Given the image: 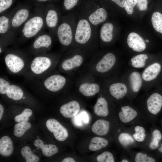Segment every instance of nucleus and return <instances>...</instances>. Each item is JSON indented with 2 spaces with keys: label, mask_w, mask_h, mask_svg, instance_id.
Listing matches in <instances>:
<instances>
[{
  "label": "nucleus",
  "mask_w": 162,
  "mask_h": 162,
  "mask_svg": "<svg viewBox=\"0 0 162 162\" xmlns=\"http://www.w3.org/2000/svg\"><path fill=\"white\" fill-rule=\"evenodd\" d=\"M32 114V111L31 110L28 108L25 109L20 114L15 117L14 120L18 122H27L29 120V117Z\"/></svg>",
  "instance_id": "4c0bfd02"
},
{
  "label": "nucleus",
  "mask_w": 162,
  "mask_h": 162,
  "mask_svg": "<svg viewBox=\"0 0 162 162\" xmlns=\"http://www.w3.org/2000/svg\"><path fill=\"white\" fill-rule=\"evenodd\" d=\"M40 86L43 89L51 92H56L61 90L65 86L66 79L61 75L54 74L42 77Z\"/></svg>",
  "instance_id": "ddd939ff"
},
{
  "label": "nucleus",
  "mask_w": 162,
  "mask_h": 162,
  "mask_svg": "<svg viewBox=\"0 0 162 162\" xmlns=\"http://www.w3.org/2000/svg\"><path fill=\"white\" fill-rule=\"evenodd\" d=\"M93 26L98 28L106 20L108 14L106 10L98 5H87L80 13Z\"/></svg>",
  "instance_id": "9d476101"
},
{
  "label": "nucleus",
  "mask_w": 162,
  "mask_h": 162,
  "mask_svg": "<svg viewBox=\"0 0 162 162\" xmlns=\"http://www.w3.org/2000/svg\"><path fill=\"white\" fill-rule=\"evenodd\" d=\"M98 29L79 13L73 44L86 45L97 41L99 38Z\"/></svg>",
  "instance_id": "20e7f679"
},
{
  "label": "nucleus",
  "mask_w": 162,
  "mask_h": 162,
  "mask_svg": "<svg viewBox=\"0 0 162 162\" xmlns=\"http://www.w3.org/2000/svg\"><path fill=\"white\" fill-rule=\"evenodd\" d=\"M152 139L150 142L149 147L152 150H154L158 148L160 145V143L162 140V133L159 129H154L152 133Z\"/></svg>",
  "instance_id": "2f4dec72"
},
{
  "label": "nucleus",
  "mask_w": 162,
  "mask_h": 162,
  "mask_svg": "<svg viewBox=\"0 0 162 162\" xmlns=\"http://www.w3.org/2000/svg\"><path fill=\"white\" fill-rule=\"evenodd\" d=\"M158 149L159 152L162 154V143L160 144Z\"/></svg>",
  "instance_id": "8fccbe9b"
},
{
  "label": "nucleus",
  "mask_w": 162,
  "mask_h": 162,
  "mask_svg": "<svg viewBox=\"0 0 162 162\" xmlns=\"http://www.w3.org/2000/svg\"><path fill=\"white\" fill-rule=\"evenodd\" d=\"M14 146L11 138L8 136H4L0 140V154L2 156L8 157L13 153Z\"/></svg>",
  "instance_id": "5701e85b"
},
{
  "label": "nucleus",
  "mask_w": 162,
  "mask_h": 162,
  "mask_svg": "<svg viewBox=\"0 0 162 162\" xmlns=\"http://www.w3.org/2000/svg\"><path fill=\"white\" fill-rule=\"evenodd\" d=\"M147 110L152 115H158L162 110V86H158L146 101Z\"/></svg>",
  "instance_id": "4468645a"
},
{
  "label": "nucleus",
  "mask_w": 162,
  "mask_h": 162,
  "mask_svg": "<svg viewBox=\"0 0 162 162\" xmlns=\"http://www.w3.org/2000/svg\"><path fill=\"white\" fill-rule=\"evenodd\" d=\"M141 75L143 80L158 84L162 80V60H156L149 65Z\"/></svg>",
  "instance_id": "f8f14e48"
},
{
  "label": "nucleus",
  "mask_w": 162,
  "mask_h": 162,
  "mask_svg": "<svg viewBox=\"0 0 162 162\" xmlns=\"http://www.w3.org/2000/svg\"><path fill=\"white\" fill-rule=\"evenodd\" d=\"M21 154L26 162H38L39 160V157L32 153L28 146H25L22 149Z\"/></svg>",
  "instance_id": "72a5a7b5"
},
{
  "label": "nucleus",
  "mask_w": 162,
  "mask_h": 162,
  "mask_svg": "<svg viewBox=\"0 0 162 162\" xmlns=\"http://www.w3.org/2000/svg\"><path fill=\"white\" fill-rule=\"evenodd\" d=\"M53 57L47 52L34 55L25 74L30 79H39L46 75L52 66Z\"/></svg>",
  "instance_id": "39448f33"
},
{
  "label": "nucleus",
  "mask_w": 162,
  "mask_h": 162,
  "mask_svg": "<svg viewBox=\"0 0 162 162\" xmlns=\"http://www.w3.org/2000/svg\"><path fill=\"white\" fill-rule=\"evenodd\" d=\"M16 7V9L10 23L11 36L15 43L20 30L30 16L34 6L26 1L18 3Z\"/></svg>",
  "instance_id": "423d86ee"
},
{
  "label": "nucleus",
  "mask_w": 162,
  "mask_h": 162,
  "mask_svg": "<svg viewBox=\"0 0 162 162\" xmlns=\"http://www.w3.org/2000/svg\"><path fill=\"white\" fill-rule=\"evenodd\" d=\"M143 80L141 75L138 72L134 71L130 74L129 81L131 89L133 92L137 93L140 91Z\"/></svg>",
  "instance_id": "393cba45"
},
{
  "label": "nucleus",
  "mask_w": 162,
  "mask_h": 162,
  "mask_svg": "<svg viewBox=\"0 0 162 162\" xmlns=\"http://www.w3.org/2000/svg\"><path fill=\"white\" fill-rule=\"evenodd\" d=\"M136 4L140 10L144 11L147 9L148 2L147 0H137Z\"/></svg>",
  "instance_id": "a18cd8bd"
},
{
  "label": "nucleus",
  "mask_w": 162,
  "mask_h": 162,
  "mask_svg": "<svg viewBox=\"0 0 162 162\" xmlns=\"http://www.w3.org/2000/svg\"><path fill=\"white\" fill-rule=\"evenodd\" d=\"M127 43L129 47L135 52H142L146 47L143 39L135 32H132L129 34L127 38Z\"/></svg>",
  "instance_id": "f3484780"
},
{
  "label": "nucleus",
  "mask_w": 162,
  "mask_h": 162,
  "mask_svg": "<svg viewBox=\"0 0 162 162\" xmlns=\"http://www.w3.org/2000/svg\"><path fill=\"white\" fill-rule=\"evenodd\" d=\"M17 0H0V15L8 12Z\"/></svg>",
  "instance_id": "e433bc0d"
},
{
  "label": "nucleus",
  "mask_w": 162,
  "mask_h": 162,
  "mask_svg": "<svg viewBox=\"0 0 162 162\" xmlns=\"http://www.w3.org/2000/svg\"><path fill=\"white\" fill-rule=\"evenodd\" d=\"M16 9L15 6L9 12L0 16V54H1L7 49L8 46L15 42L11 34L10 21Z\"/></svg>",
  "instance_id": "0eeeda50"
},
{
  "label": "nucleus",
  "mask_w": 162,
  "mask_h": 162,
  "mask_svg": "<svg viewBox=\"0 0 162 162\" xmlns=\"http://www.w3.org/2000/svg\"><path fill=\"white\" fill-rule=\"evenodd\" d=\"M137 4V0H126L125 9L129 14H132L134 11V7Z\"/></svg>",
  "instance_id": "37998d69"
},
{
  "label": "nucleus",
  "mask_w": 162,
  "mask_h": 162,
  "mask_svg": "<svg viewBox=\"0 0 162 162\" xmlns=\"http://www.w3.org/2000/svg\"><path fill=\"white\" fill-rule=\"evenodd\" d=\"M110 122L103 119L98 120L93 124L92 131L99 136H104L108 132L110 129Z\"/></svg>",
  "instance_id": "a878e982"
},
{
  "label": "nucleus",
  "mask_w": 162,
  "mask_h": 162,
  "mask_svg": "<svg viewBox=\"0 0 162 162\" xmlns=\"http://www.w3.org/2000/svg\"><path fill=\"white\" fill-rule=\"evenodd\" d=\"M45 14V4L34 7L29 18L19 31L17 44L23 43L44 32L46 28Z\"/></svg>",
  "instance_id": "f257e3e1"
},
{
  "label": "nucleus",
  "mask_w": 162,
  "mask_h": 162,
  "mask_svg": "<svg viewBox=\"0 0 162 162\" xmlns=\"http://www.w3.org/2000/svg\"><path fill=\"white\" fill-rule=\"evenodd\" d=\"M148 58V55L146 54H142L137 55L131 59L132 66L136 68H143L146 66V60Z\"/></svg>",
  "instance_id": "7c9ffc66"
},
{
  "label": "nucleus",
  "mask_w": 162,
  "mask_h": 162,
  "mask_svg": "<svg viewBox=\"0 0 162 162\" xmlns=\"http://www.w3.org/2000/svg\"><path fill=\"white\" fill-rule=\"evenodd\" d=\"M79 90L83 95L86 97L94 96L99 91V87L96 83H84L80 86Z\"/></svg>",
  "instance_id": "cd10ccee"
},
{
  "label": "nucleus",
  "mask_w": 162,
  "mask_h": 162,
  "mask_svg": "<svg viewBox=\"0 0 162 162\" xmlns=\"http://www.w3.org/2000/svg\"><path fill=\"white\" fill-rule=\"evenodd\" d=\"M4 61L6 68L11 74H25L31 59L27 54L20 50L12 48L4 52Z\"/></svg>",
  "instance_id": "f03ea898"
},
{
  "label": "nucleus",
  "mask_w": 162,
  "mask_h": 162,
  "mask_svg": "<svg viewBox=\"0 0 162 162\" xmlns=\"http://www.w3.org/2000/svg\"><path fill=\"white\" fill-rule=\"evenodd\" d=\"M34 145L35 146L40 148L43 155L46 157H50L58 152L56 146L53 144H44L43 141L39 139L35 140Z\"/></svg>",
  "instance_id": "b1692460"
},
{
  "label": "nucleus",
  "mask_w": 162,
  "mask_h": 162,
  "mask_svg": "<svg viewBox=\"0 0 162 162\" xmlns=\"http://www.w3.org/2000/svg\"><path fill=\"white\" fill-rule=\"evenodd\" d=\"M53 38L49 32H41L34 38L28 52L34 56L47 52L51 47Z\"/></svg>",
  "instance_id": "1a4fd4ad"
},
{
  "label": "nucleus",
  "mask_w": 162,
  "mask_h": 162,
  "mask_svg": "<svg viewBox=\"0 0 162 162\" xmlns=\"http://www.w3.org/2000/svg\"><path fill=\"white\" fill-rule=\"evenodd\" d=\"M58 0H26V1L29 2L34 7L36 6L52 3Z\"/></svg>",
  "instance_id": "c03bdc74"
},
{
  "label": "nucleus",
  "mask_w": 162,
  "mask_h": 162,
  "mask_svg": "<svg viewBox=\"0 0 162 162\" xmlns=\"http://www.w3.org/2000/svg\"><path fill=\"white\" fill-rule=\"evenodd\" d=\"M20 86L11 82L5 77L0 78V94L6 95L9 98L14 101L24 99V92Z\"/></svg>",
  "instance_id": "9b49d317"
},
{
  "label": "nucleus",
  "mask_w": 162,
  "mask_h": 162,
  "mask_svg": "<svg viewBox=\"0 0 162 162\" xmlns=\"http://www.w3.org/2000/svg\"><path fill=\"white\" fill-rule=\"evenodd\" d=\"M45 6V20L46 28L49 33L54 37H56V30L62 16L60 10L52 3L46 4Z\"/></svg>",
  "instance_id": "6e6552de"
},
{
  "label": "nucleus",
  "mask_w": 162,
  "mask_h": 162,
  "mask_svg": "<svg viewBox=\"0 0 162 162\" xmlns=\"http://www.w3.org/2000/svg\"><path fill=\"white\" fill-rule=\"evenodd\" d=\"M136 162H155L156 160L154 158L148 156L146 154L139 152L137 153L134 159Z\"/></svg>",
  "instance_id": "ea45409f"
},
{
  "label": "nucleus",
  "mask_w": 162,
  "mask_h": 162,
  "mask_svg": "<svg viewBox=\"0 0 162 162\" xmlns=\"http://www.w3.org/2000/svg\"><path fill=\"white\" fill-rule=\"evenodd\" d=\"M108 143V141L105 139L94 137L92 139L88 148L91 151H96L106 147Z\"/></svg>",
  "instance_id": "c85d7f7f"
},
{
  "label": "nucleus",
  "mask_w": 162,
  "mask_h": 162,
  "mask_svg": "<svg viewBox=\"0 0 162 162\" xmlns=\"http://www.w3.org/2000/svg\"><path fill=\"white\" fill-rule=\"evenodd\" d=\"M116 58L115 55L111 52L105 54L96 65L98 72L104 73L110 70L115 65Z\"/></svg>",
  "instance_id": "dca6fc26"
},
{
  "label": "nucleus",
  "mask_w": 162,
  "mask_h": 162,
  "mask_svg": "<svg viewBox=\"0 0 162 162\" xmlns=\"http://www.w3.org/2000/svg\"><path fill=\"white\" fill-rule=\"evenodd\" d=\"M74 122L78 126L82 125V122L87 123L88 122L89 118L87 114L85 112H82L75 117Z\"/></svg>",
  "instance_id": "79ce46f5"
},
{
  "label": "nucleus",
  "mask_w": 162,
  "mask_h": 162,
  "mask_svg": "<svg viewBox=\"0 0 162 162\" xmlns=\"http://www.w3.org/2000/svg\"><path fill=\"white\" fill-rule=\"evenodd\" d=\"M135 133L133 135L134 140L137 142H142L145 140L146 137L145 128L142 127L136 126L134 127Z\"/></svg>",
  "instance_id": "c9c22d12"
},
{
  "label": "nucleus",
  "mask_w": 162,
  "mask_h": 162,
  "mask_svg": "<svg viewBox=\"0 0 162 162\" xmlns=\"http://www.w3.org/2000/svg\"><path fill=\"white\" fill-rule=\"evenodd\" d=\"M4 109L3 106L1 104H0V120H1L2 118L3 112H4Z\"/></svg>",
  "instance_id": "09e8293b"
},
{
  "label": "nucleus",
  "mask_w": 162,
  "mask_h": 162,
  "mask_svg": "<svg viewBox=\"0 0 162 162\" xmlns=\"http://www.w3.org/2000/svg\"><path fill=\"white\" fill-rule=\"evenodd\" d=\"M80 108V105L78 102L73 100L62 105L60 108V112L64 117L71 118L77 114Z\"/></svg>",
  "instance_id": "6ab92c4d"
},
{
  "label": "nucleus",
  "mask_w": 162,
  "mask_h": 162,
  "mask_svg": "<svg viewBox=\"0 0 162 162\" xmlns=\"http://www.w3.org/2000/svg\"><path fill=\"white\" fill-rule=\"evenodd\" d=\"M118 140L123 146H127L133 143L135 140L133 137L126 133H122L119 136Z\"/></svg>",
  "instance_id": "f704fd0d"
},
{
  "label": "nucleus",
  "mask_w": 162,
  "mask_h": 162,
  "mask_svg": "<svg viewBox=\"0 0 162 162\" xmlns=\"http://www.w3.org/2000/svg\"><path fill=\"white\" fill-rule=\"evenodd\" d=\"M83 58L79 54H76L72 56L65 59L62 62L61 68L64 70L69 71L80 66L82 63Z\"/></svg>",
  "instance_id": "aec40b11"
},
{
  "label": "nucleus",
  "mask_w": 162,
  "mask_h": 162,
  "mask_svg": "<svg viewBox=\"0 0 162 162\" xmlns=\"http://www.w3.org/2000/svg\"><path fill=\"white\" fill-rule=\"evenodd\" d=\"M114 27L111 22L104 23L100 29L99 38L104 43H109L112 41L114 37Z\"/></svg>",
  "instance_id": "a211bd4d"
},
{
  "label": "nucleus",
  "mask_w": 162,
  "mask_h": 162,
  "mask_svg": "<svg viewBox=\"0 0 162 162\" xmlns=\"http://www.w3.org/2000/svg\"><path fill=\"white\" fill-rule=\"evenodd\" d=\"M137 115V112L134 109L127 105L122 107L118 114L120 120L124 123L131 121L136 117Z\"/></svg>",
  "instance_id": "4be33fe9"
},
{
  "label": "nucleus",
  "mask_w": 162,
  "mask_h": 162,
  "mask_svg": "<svg viewBox=\"0 0 162 162\" xmlns=\"http://www.w3.org/2000/svg\"><path fill=\"white\" fill-rule=\"evenodd\" d=\"M94 111L97 115L102 117H106L109 114L108 103L104 98H99L94 107Z\"/></svg>",
  "instance_id": "bb28decb"
},
{
  "label": "nucleus",
  "mask_w": 162,
  "mask_h": 162,
  "mask_svg": "<svg viewBox=\"0 0 162 162\" xmlns=\"http://www.w3.org/2000/svg\"><path fill=\"white\" fill-rule=\"evenodd\" d=\"M122 8L124 7L126 0H111Z\"/></svg>",
  "instance_id": "49530a36"
},
{
  "label": "nucleus",
  "mask_w": 162,
  "mask_h": 162,
  "mask_svg": "<svg viewBox=\"0 0 162 162\" xmlns=\"http://www.w3.org/2000/svg\"><path fill=\"white\" fill-rule=\"evenodd\" d=\"M151 21L154 30L162 34V13L159 11L154 12L152 15Z\"/></svg>",
  "instance_id": "c756f323"
},
{
  "label": "nucleus",
  "mask_w": 162,
  "mask_h": 162,
  "mask_svg": "<svg viewBox=\"0 0 162 162\" xmlns=\"http://www.w3.org/2000/svg\"><path fill=\"white\" fill-rule=\"evenodd\" d=\"M47 128L53 134L55 138L57 140L63 141L68 136V133L66 129L58 121L53 118H50L46 122Z\"/></svg>",
  "instance_id": "2eb2a0df"
},
{
  "label": "nucleus",
  "mask_w": 162,
  "mask_h": 162,
  "mask_svg": "<svg viewBox=\"0 0 162 162\" xmlns=\"http://www.w3.org/2000/svg\"><path fill=\"white\" fill-rule=\"evenodd\" d=\"M111 94L117 99L123 98L127 94L128 90L126 85L122 82H117L111 85L109 87Z\"/></svg>",
  "instance_id": "412c9836"
},
{
  "label": "nucleus",
  "mask_w": 162,
  "mask_h": 162,
  "mask_svg": "<svg viewBox=\"0 0 162 162\" xmlns=\"http://www.w3.org/2000/svg\"><path fill=\"white\" fill-rule=\"evenodd\" d=\"M146 42L148 43L149 42V40H147V39H146Z\"/></svg>",
  "instance_id": "603ef678"
},
{
  "label": "nucleus",
  "mask_w": 162,
  "mask_h": 162,
  "mask_svg": "<svg viewBox=\"0 0 162 162\" xmlns=\"http://www.w3.org/2000/svg\"><path fill=\"white\" fill-rule=\"evenodd\" d=\"M78 19L77 14L70 11L62 16L56 37L63 46L68 47L73 44Z\"/></svg>",
  "instance_id": "7ed1b4c3"
},
{
  "label": "nucleus",
  "mask_w": 162,
  "mask_h": 162,
  "mask_svg": "<svg viewBox=\"0 0 162 162\" xmlns=\"http://www.w3.org/2000/svg\"><path fill=\"white\" fill-rule=\"evenodd\" d=\"M31 127V124L28 122H19L14 126V134L16 137H20Z\"/></svg>",
  "instance_id": "473e14b6"
},
{
  "label": "nucleus",
  "mask_w": 162,
  "mask_h": 162,
  "mask_svg": "<svg viewBox=\"0 0 162 162\" xmlns=\"http://www.w3.org/2000/svg\"><path fill=\"white\" fill-rule=\"evenodd\" d=\"M79 0H63V10L64 12H69L77 4Z\"/></svg>",
  "instance_id": "a19ab883"
},
{
  "label": "nucleus",
  "mask_w": 162,
  "mask_h": 162,
  "mask_svg": "<svg viewBox=\"0 0 162 162\" xmlns=\"http://www.w3.org/2000/svg\"><path fill=\"white\" fill-rule=\"evenodd\" d=\"M121 162H129V161L127 160V159H123V160H122L121 161Z\"/></svg>",
  "instance_id": "3c124183"
},
{
  "label": "nucleus",
  "mask_w": 162,
  "mask_h": 162,
  "mask_svg": "<svg viewBox=\"0 0 162 162\" xmlns=\"http://www.w3.org/2000/svg\"><path fill=\"white\" fill-rule=\"evenodd\" d=\"M97 160L98 162H114L115 160L112 154L110 152L105 151L98 155Z\"/></svg>",
  "instance_id": "58836bf2"
},
{
  "label": "nucleus",
  "mask_w": 162,
  "mask_h": 162,
  "mask_svg": "<svg viewBox=\"0 0 162 162\" xmlns=\"http://www.w3.org/2000/svg\"><path fill=\"white\" fill-rule=\"evenodd\" d=\"M62 162H75L74 159L70 157H68L64 158L62 161Z\"/></svg>",
  "instance_id": "de8ad7c7"
}]
</instances>
